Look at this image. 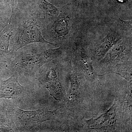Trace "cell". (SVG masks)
I'll return each instance as SVG.
<instances>
[{"mask_svg": "<svg viewBox=\"0 0 132 132\" xmlns=\"http://www.w3.org/2000/svg\"><path fill=\"white\" fill-rule=\"evenodd\" d=\"M59 77L47 78V87L50 95L57 100L64 98L65 93L63 87L59 81Z\"/></svg>", "mask_w": 132, "mask_h": 132, "instance_id": "9", "label": "cell"}, {"mask_svg": "<svg viewBox=\"0 0 132 132\" xmlns=\"http://www.w3.org/2000/svg\"><path fill=\"white\" fill-rule=\"evenodd\" d=\"M24 89V87L18 82L17 76H13L1 83L0 86V96L12 98L21 94Z\"/></svg>", "mask_w": 132, "mask_h": 132, "instance_id": "8", "label": "cell"}, {"mask_svg": "<svg viewBox=\"0 0 132 132\" xmlns=\"http://www.w3.org/2000/svg\"><path fill=\"white\" fill-rule=\"evenodd\" d=\"M78 5H77V7H76V9L78 10V9L80 8L81 6H82L84 3V0H78Z\"/></svg>", "mask_w": 132, "mask_h": 132, "instance_id": "15", "label": "cell"}, {"mask_svg": "<svg viewBox=\"0 0 132 132\" xmlns=\"http://www.w3.org/2000/svg\"><path fill=\"white\" fill-rule=\"evenodd\" d=\"M114 16L113 19L116 24L128 35L132 36V20L125 21L121 20L118 15Z\"/></svg>", "mask_w": 132, "mask_h": 132, "instance_id": "13", "label": "cell"}, {"mask_svg": "<svg viewBox=\"0 0 132 132\" xmlns=\"http://www.w3.org/2000/svg\"><path fill=\"white\" fill-rule=\"evenodd\" d=\"M75 43V48L73 55L75 65L87 78L95 79L97 75L93 67L92 60L87 54L80 41L76 40Z\"/></svg>", "mask_w": 132, "mask_h": 132, "instance_id": "5", "label": "cell"}, {"mask_svg": "<svg viewBox=\"0 0 132 132\" xmlns=\"http://www.w3.org/2000/svg\"><path fill=\"white\" fill-rule=\"evenodd\" d=\"M128 35L117 25L112 27L106 36L96 44L93 54V59L100 61L103 59L109 50L121 39Z\"/></svg>", "mask_w": 132, "mask_h": 132, "instance_id": "3", "label": "cell"}, {"mask_svg": "<svg viewBox=\"0 0 132 132\" xmlns=\"http://www.w3.org/2000/svg\"><path fill=\"white\" fill-rule=\"evenodd\" d=\"M38 1V0H36V1Z\"/></svg>", "mask_w": 132, "mask_h": 132, "instance_id": "17", "label": "cell"}, {"mask_svg": "<svg viewBox=\"0 0 132 132\" xmlns=\"http://www.w3.org/2000/svg\"><path fill=\"white\" fill-rule=\"evenodd\" d=\"M114 72L127 80L132 81L131 61L117 64L114 68Z\"/></svg>", "mask_w": 132, "mask_h": 132, "instance_id": "10", "label": "cell"}, {"mask_svg": "<svg viewBox=\"0 0 132 132\" xmlns=\"http://www.w3.org/2000/svg\"><path fill=\"white\" fill-rule=\"evenodd\" d=\"M116 104L112 106L99 118L92 119L87 121L88 126L90 129L108 130L113 127L116 120L115 109Z\"/></svg>", "mask_w": 132, "mask_h": 132, "instance_id": "6", "label": "cell"}, {"mask_svg": "<svg viewBox=\"0 0 132 132\" xmlns=\"http://www.w3.org/2000/svg\"><path fill=\"white\" fill-rule=\"evenodd\" d=\"M3 1V0H0V3L2 2Z\"/></svg>", "mask_w": 132, "mask_h": 132, "instance_id": "16", "label": "cell"}, {"mask_svg": "<svg viewBox=\"0 0 132 132\" xmlns=\"http://www.w3.org/2000/svg\"><path fill=\"white\" fill-rule=\"evenodd\" d=\"M17 112L20 118L28 123H42L55 119L54 114L51 112L44 110L25 111L18 108Z\"/></svg>", "mask_w": 132, "mask_h": 132, "instance_id": "7", "label": "cell"}, {"mask_svg": "<svg viewBox=\"0 0 132 132\" xmlns=\"http://www.w3.org/2000/svg\"><path fill=\"white\" fill-rule=\"evenodd\" d=\"M132 36L121 39L113 46L100 61L101 65H107L122 60L128 54H131Z\"/></svg>", "mask_w": 132, "mask_h": 132, "instance_id": "4", "label": "cell"}, {"mask_svg": "<svg viewBox=\"0 0 132 132\" xmlns=\"http://www.w3.org/2000/svg\"><path fill=\"white\" fill-rule=\"evenodd\" d=\"M37 2L44 13L53 19L56 18L60 14V8L56 7L47 0H38Z\"/></svg>", "mask_w": 132, "mask_h": 132, "instance_id": "11", "label": "cell"}, {"mask_svg": "<svg viewBox=\"0 0 132 132\" xmlns=\"http://www.w3.org/2000/svg\"><path fill=\"white\" fill-rule=\"evenodd\" d=\"M71 87L68 92L69 99L71 100L75 101L78 98L79 92V85L77 77L73 74L70 78Z\"/></svg>", "mask_w": 132, "mask_h": 132, "instance_id": "12", "label": "cell"}, {"mask_svg": "<svg viewBox=\"0 0 132 132\" xmlns=\"http://www.w3.org/2000/svg\"><path fill=\"white\" fill-rule=\"evenodd\" d=\"M78 12L71 5L60 9V14L54 19L51 29L54 38L64 43L70 42L78 28Z\"/></svg>", "mask_w": 132, "mask_h": 132, "instance_id": "1", "label": "cell"}, {"mask_svg": "<svg viewBox=\"0 0 132 132\" xmlns=\"http://www.w3.org/2000/svg\"><path fill=\"white\" fill-rule=\"evenodd\" d=\"M11 1V6H12V17L13 16L14 10L16 9L18 0H10Z\"/></svg>", "mask_w": 132, "mask_h": 132, "instance_id": "14", "label": "cell"}, {"mask_svg": "<svg viewBox=\"0 0 132 132\" xmlns=\"http://www.w3.org/2000/svg\"><path fill=\"white\" fill-rule=\"evenodd\" d=\"M17 36V39L14 48L16 50L34 43H42L55 46L57 45L48 42L44 39L40 27L34 21H27L20 26L18 29Z\"/></svg>", "mask_w": 132, "mask_h": 132, "instance_id": "2", "label": "cell"}]
</instances>
